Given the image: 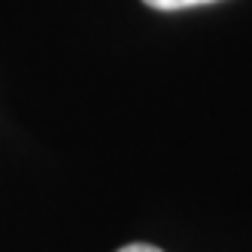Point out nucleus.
<instances>
[{"label":"nucleus","instance_id":"obj_2","mask_svg":"<svg viewBox=\"0 0 252 252\" xmlns=\"http://www.w3.org/2000/svg\"><path fill=\"white\" fill-rule=\"evenodd\" d=\"M116 252H161V249H158V246H152V243H128V246L116 249Z\"/></svg>","mask_w":252,"mask_h":252},{"label":"nucleus","instance_id":"obj_1","mask_svg":"<svg viewBox=\"0 0 252 252\" xmlns=\"http://www.w3.org/2000/svg\"><path fill=\"white\" fill-rule=\"evenodd\" d=\"M146 6L161 9V12H173V9H191V6H207L216 3V0H143Z\"/></svg>","mask_w":252,"mask_h":252}]
</instances>
